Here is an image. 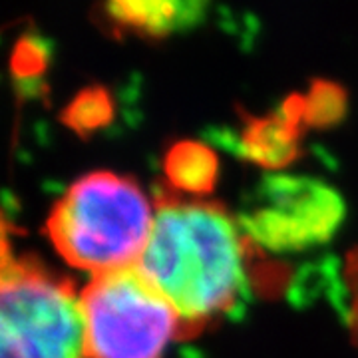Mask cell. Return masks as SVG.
<instances>
[{
  "label": "cell",
  "instance_id": "52a82bcc",
  "mask_svg": "<svg viewBox=\"0 0 358 358\" xmlns=\"http://www.w3.org/2000/svg\"><path fill=\"white\" fill-rule=\"evenodd\" d=\"M166 173L178 192L205 193L217 178V159L203 143L181 141L167 154Z\"/></svg>",
  "mask_w": 358,
  "mask_h": 358
},
{
  "label": "cell",
  "instance_id": "9c48e42d",
  "mask_svg": "<svg viewBox=\"0 0 358 358\" xmlns=\"http://www.w3.org/2000/svg\"><path fill=\"white\" fill-rule=\"evenodd\" d=\"M112 112L108 96L100 90H88L78 96L66 112V120L76 129H94L103 124Z\"/></svg>",
  "mask_w": 358,
  "mask_h": 358
},
{
  "label": "cell",
  "instance_id": "30bf717a",
  "mask_svg": "<svg viewBox=\"0 0 358 358\" xmlns=\"http://www.w3.org/2000/svg\"><path fill=\"white\" fill-rule=\"evenodd\" d=\"M346 293H348V324L352 341L358 346V247L346 253L343 267Z\"/></svg>",
  "mask_w": 358,
  "mask_h": 358
},
{
  "label": "cell",
  "instance_id": "8992f818",
  "mask_svg": "<svg viewBox=\"0 0 358 358\" xmlns=\"http://www.w3.org/2000/svg\"><path fill=\"white\" fill-rule=\"evenodd\" d=\"M203 2L181 0H126L106 4L108 18L117 28L141 36H166L176 30H185L203 18Z\"/></svg>",
  "mask_w": 358,
  "mask_h": 358
},
{
  "label": "cell",
  "instance_id": "7a4b0ae2",
  "mask_svg": "<svg viewBox=\"0 0 358 358\" xmlns=\"http://www.w3.org/2000/svg\"><path fill=\"white\" fill-rule=\"evenodd\" d=\"M154 213L134 179L94 171L76 179L54 203L46 233L68 265L100 275L140 261Z\"/></svg>",
  "mask_w": 358,
  "mask_h": 358
},
{
  "label": "cell",
  "instance_id": "5b68a950",
  "mask_svg": "<svg viewBox=\"0 0 358 358\" xmlns=\"http://www.w3.org/2000/svg\"><path fill=\"white\" fill-rule=\"evenodd\" d=\"M267 192L249 227L273 247H301L329 235L343 209L331 189L305 179H277Z\"/></svg>",
  "mask_w": 358,
  "mask_h": 358
},
{
  "label": "cell",
  "instance_id": "ba28073f",
  "mask_svg": "<svg viewBox=\"0 0 358 358\" xmlns=\"http://www.w3.org/2000/svg\"><path fill=\"white\" fill-rule=\"evenodd\" d=\"M247 148L255 159H265L268 164L275 159H285L293 148L291 128L282 122H261L249 131Z\"/></svg>",
  "mask_w": 358,
  "mask_h": 358
},
{
  "label": "cell",
  "instance_id": "6da1fadb",
  "mask_svg": "<svg viewBox=\"0 0 358 358\" xmlns=\"http://www.w3.org/2000/svg\"><path fill=\"white\" fill-rule=\"evenodd\" d=\"M138 265L176 308L179 336L229 313L245 287V241L219 203L164 193Z\"/></svg>",
  "mask_w": 358,
  "mask_h": 358
},
{
  "label": "cell",
  "instance_id": "277c9868",
  "mask_svg": "<svg viewBox=\"0 0 358 358\" xmlns=\"http://www.w3.org/2000/svg\"><path fill=\"white\" fill-rule=\"evenodd\" d=\"M80 307L88 358H162L181 333L176 308L138 263L92 275Z\"/></svg>",
  "mask_w": 358,
  "mask_h": 358
},
{
  "label": "cell",
  "instance_id": "3957f363",
  "mask_svg": "<svg viewBox=\"0 0 358 358\" xmlns=\"http://www.w3.org/2000/svg\"><path fill=\"white\" fill-rule=\"evenodd\" d=\"M2 358H88L86 329L74 282L13 257L4 239L0 273Z\"/></svg>",
  "mask_w": 358,
  "mask_h": 358
}]
</instances>
